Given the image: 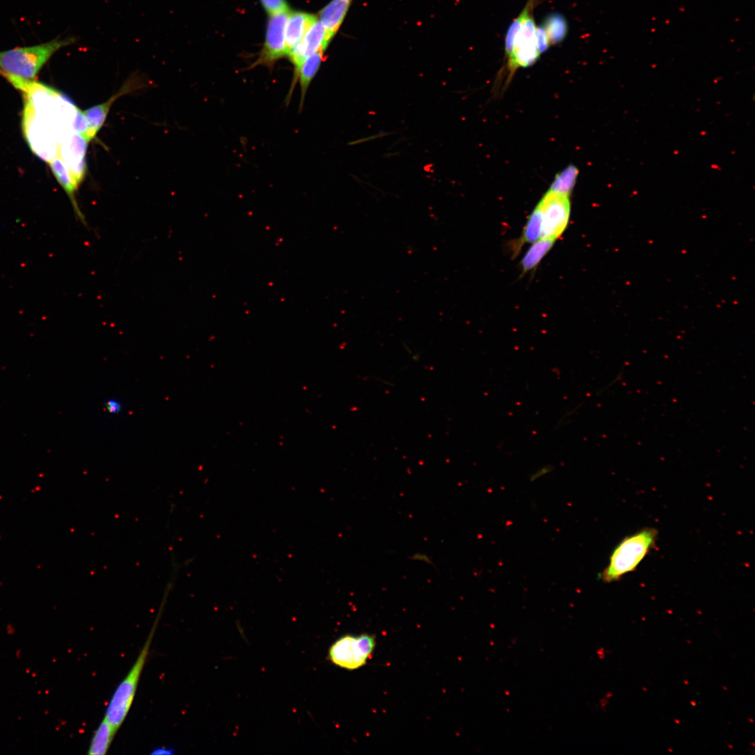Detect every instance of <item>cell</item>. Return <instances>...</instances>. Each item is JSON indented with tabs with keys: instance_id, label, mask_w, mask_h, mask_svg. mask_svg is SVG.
<instances>
[{
	"instance_id": "obj_16",
	"label": "cell",
	"mask_w": 755,
	"mask_h": 755,
	"mask_svg": "<svg viewBox=\"0 0 755 755\" xmlns=\"http://www.w3.org/2000/svg\"><path fill=\"white\" fill-rule=\"evenodd\" d=\"M555 240L539 239L533 243L521 261L523 273L535 268L546 254L552 247Z\"/></svg>"
},
{
	"instance_id": "obj_21",
	"label": "cell",
	"mask_w": 755,
	"mask_h": 755,
	"mask_svg": "<svg viewBox=\"0 0 755 755\" xmlns=\"http://www.w3.org/2000/svg\"><path fill=\"white\" fill-rule=\"evenodd\" d=\"M104 408L110 415H118L124 409L122 403L117 399L109 398L104 403Z\"/></svg>"
},
{
	"instance_id": "obj_17",
	"label": "cell",
	"mask_w": 755,
	"mask_h": 755,
	"mask_svg": "<svg viewBox=\"0 0 755 755\" xmlns=\"http://www.w3.org/2000/svg\"><path fill=\"white\" fill-rule=\"evenodd\" d=\"M541 226V213L538 206H536L526 224L519 245L522 243H533L539 240L540 238Z\"/></svg>"
},
{
	"instance_id": "obj_20",
	"label": "cell",
	"mask_w": 755,
	"mask_h": 755,
	"mask_svg": "<svg viewBox=\"0 0 755 755\" xmlns=\"http://www.w3.org/2000/svg\"><path fill=\"white\" fill-rule=\"evenodd\" d=\"M535 42L537 48L541 54L547 51L550 46L547 33L542 25L536 26Z\"/></svg>"
},
{
	"instance_id": "obj_8",
	"label": "cell",
	"mask_w": 755,
	"mask_h": 755,
	"mask_svg": "<svg viewBox=\"0 0 755 755\" xmlns=\"http://www.w3.org/2000/svg\"><path fill=\"white\" fill-rule=\"evenodd\" d=\"M331 39L317 18L287 55L294 66V80L303 61L317 52H324Z\"/></svg>"
},
{
	"instance_id": "obj_15",
	"label": "cell",
	"mask_w": 755,
	"mask_h": 755,
	"mask_svg": "<svg viewBox=\"0 0 755 755\" xmlns=\"http://www.w3.org/2000/svg\"><path fill=\"white\" fill-rule=\"evenodd\" d=\"M545 29L550 46L561 43L566 37L568 26L566 19L559 13L547 16L542 24Z\"/></svg>"
},
{
	"instance_id": "obj_3",
	"label": "cell",
	"mask_w": 755,
	"mask_h": 755,
	"mask_svg": "<svg viewBox=\"0 0 755 755\" xmlns=\"http://www.w3.org/2000/svg\"><path fill=\"white\" fill-rule=\"evenodd\" d=\"M538 0H527L521 11L522 24L514 36L505 37V59L506 60L503 71L506 73V81L513 77L519 68H525L533 64L540 57L535 42L536 24L533 17V10Z\"/></svg>"
},
{
	"instance_id": "obj_11",
	"label": "cell",
	"mask_w": 755,
	"mask_h": 755,
	"mask_svg": "<svg viewBox=\"0 0 755 755\" xmlns=\"http://www.w3.org/2000/svg\"><path fill=\"white\" fill-rule=\"evenodd\" d=\"M352 0H331L318 13V20L333 38L342 24Z\"/></svg>"
},
{
	"instance_id": "obj_13",
	"label": "cell",
	"mask_w": 755,
	"mask_h": 755,
	"mask_svg": "<svg viewBox=\"0 0 755 755\" xmlns=\"http://www.w3.org/2000/svg\"><path fill=\"white\" fill-rule=\"evenodd\" d=\"M324 52H317L307 57L302 63L294 82L299 81L301 89L300 107L301 108L309 86L317 74L323 61Z\"/></svg>"
},
{
	"instance_id": "obj_1",
	"label": "cell",
	"mask_w": 755,
	"mask_h": 755,
	"mask_svg": "<svg viewBox=\"0 0 755 755\" xmlns=\"http://www.w3.org/2000/svg\"><path fill=\"white\" fill-rule=\"evenodd\" d=\"M76 41L73 36L58 37L41 44L0 52V75L31 80L57 50Z\"/></svg>"
},
{
	"instance_id": "obj_18",
	"label": "cell",
	"mask_w": 755,
	"mask_h": 755,
	"mask_svg": "<svg viewBox=\"0 0 755 755\" xmlns=\"http://www.w3.org/2000/svg\"><path fill=\"white\" fill-rule=\"evenodd\" d=\"M577 174L576 168H567L556 177L549 189L570 195L575 185Z\"/></svg>"
},
{
	"instance_id": "obj_14",
	"label": "cell",
	"mask_w": 755,
	"mask_h": 755,
	"mask_svg": "<svg viewBox=\"0 0 755 755\" xmlns=\"http://www.w3.org/2000/svg\"><path fill=\"white\" fill-rule=\"evenodd\" d=\"M117 731L103 718L94 731L89 742L88 754L104 755L109 749L115 735Z\"/></svg>"
},
{
	"instance_id": "obj_5",
	"label": "cell",
	"mask_w": 755,
	"mask_h": 755,
	"mask_svg": "<svg viewBox=\"0 0 755 755\" xmlns=\"http://www.w3.org/2000/svg\"><path fill=\"white\" fill-rule=\"evenodd\" d=\"M542 217L540 239L556 240L564 231L570 218V195L552 189L537 205Z\"/></svg>"
},
{
	"instance_id": "obj_10",
	"label": "cell",
	"mask_w": 755,
	"mask_h": 755,
	"mask_svg": "<svg viewBox=\"0 0 755 755\" xmlns=\"http://www.w3.org/2000/svg\"><path fill=\"white\" fill-rule=\"evenodd\" d=\"M317 16L303 11H292L288 15L285 27V41L289 52L303 38Z\"/></svg>"
},
{
	"instance_id": "obj_19",
	"label": "cell",
	"mask_w": 755,
	"mask_h": 755,
	"mask_svg": "<svg viewBox=\"0 0 755 755\" xmlns=\"http://www.w3.org/2000/svg\"><path fill=\"white\" fill-rule=\"evenodd\" d=\"M260 1L265 11L268 15L289 10V7L286 0H260Z\"/></svg>"
},
{
	"instance_id": "obj_2",
	"label": "cell",
	"mask_w": 755,
	"mask_h": 755,
	"mask_svg": "<svg viewBox=\"0 0 755 755\" xmlns=\"http://www.w3.org/2000/svg\"><path fill=\"white\" fill-rule=\"evenodd\" d=\"M657 531L645 528L624 538L613 549L609 563L600 575L604 582L619 580L635 570L654 547Z\"/></svg>"
},
{
	"instance_id": "obj_22",
	"label": "cell",
	"mask_w": 755,
	"mask_h": 755,
	"mask_svg": "<svg viewBox=\"0 0 755 755\" xmlns=\"http://www.w3.org/2000/svg\"><path fill=\"white\" fill-rule=\"evenodd\" d=\"M173 753V749H169V748H166V747L157 748V749H155L152 752V754H159V755H161V754L162 755H165V754L169 755V754H172Z\"/></svg>"
},
{
	"instance_id": "obj_4",
	"label": "cell",
	"mask_w": 755,
	"mask_h": 755,
	"mask_svg": "<svg viewBox=\"0 0 755 755\" xmlns=\"http://www.w3.org/2000/svg\"><path fill=\"white\" fill-rule=\"evenodd\" d=\"M162 610L161 605L148 636L135 662L127 675L117 685L106 707L104 717L117 731L124 721L132 705Z\"/></svg>"
},
{
	"instance_id": "obj_6",
	"label": "cell",
	"mask_w": 755,
	"mask_h": 755,
	"mask_svg": "<svg viewBox=\"0 0 755 755\" xmlns=\"http://www.w3.org/2000/svg\"><path fill=\"white\" fill-rule=\"evenodd\" d=\"M375 638L368 634L347 635L337 640L330 647V660L336 666L356 670L364 666L372 655Z\"/></svg>"
},
{
	"instance_id": "obj_12",
	"label": "cell",
	"mask_w": 755,
	"mask_h": 755,
	"mask_svg": "<svg viewBox=\"0 0 755 755\" xmlns=\"http://www.w3.org/2000/svg\"><path fill=\"white\" fill-rule=\"evenodd\" d=\"M49 164L56 179L69 196L76 215L85 224V217L80 210L76 199V192L78 190V185L73 178L68 166L62 159L59 157L52 159L49 161Z\"/></svg>"
},
{
	"instance_id": "obj_7",
	"label": "cell",
	"mask_w": 755,
	"mask_h": 755,
	"mask_svg": "<svg viewBox=\"0 0 755 755\" xmlns=\"http://www.w3.org/2000/svg\"><path fill=\"white\" fill-rule=\"evenodd\" d=\"M289 10L269 15L263 48L253 66L271 67L280 59L287 56L285 27Z\"/></svg>"
},
{
	"instance_id": "obj_9",
	"label": "cell",
	"mask_w": 755,
	"mask_h": 755,
	"mask_svg": "<svg viewBox=\"0 0 755 755\" xmlns=\"http://www.w3.org/2000/svg\"><path fill=\"white\" fill-rule=\"evenodd\" d=\"M136 85L134 78L129 79L122 85L117 93L113 95L108 101L82 111L87 123V131L84 136L87 143L91 141L101 129L113 102L120 96L129 93L135 88Z\"/></svg>"
}]
</instances>
